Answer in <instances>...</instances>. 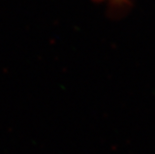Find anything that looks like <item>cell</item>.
I'll use <instances>...</instances> for the list:
<instances>
[{"label":"cell","mask_w":155,"mask_h":154,"mask_svg":"<svg viewBox=\"0 0 155 154\" xmlns=\"http://www.w3.org/2000/svg\"><path fill=\"white\" fill-rule=\"evenodd\" d=\"M109 5L117 11H123L131 5V0H107Z\"/></svg>","instance_id":"1"}]
</instances>
